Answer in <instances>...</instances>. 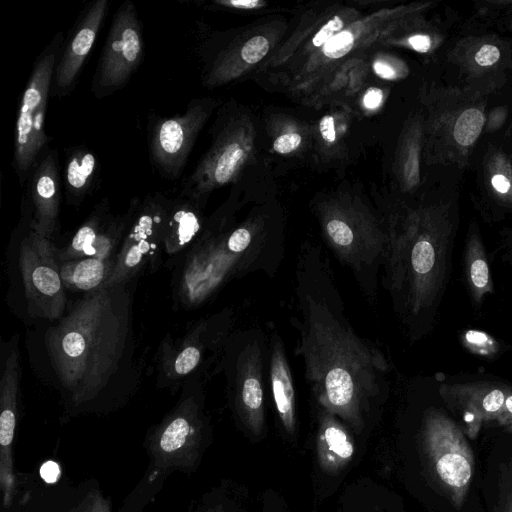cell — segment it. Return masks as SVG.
<instances>
[{
	"instance_id": "32",
	"label": "cell",
	"mask_w": 512,
	"mask_h": 512,
	"mask_svg": "<svg viewBox=\"0 0 512 512\" xmlns=\"http://www.w3.org/2000/svg\"><path fill=\"white\" fill-rule=\"evenodd\" d=\"M319 129L323 139L326 142L332 143L335 141L336 131L334 126V119L332 118V116H324L320 121Z\"/></svg>"
},
{
	"instance_id": "39",
	"label": "cell",
	"mask_w": 512,
	"mask_h": 512,
	"mask_svg": "<svg viewBox=\"0 0 512 512\" xmlns=\"http://www.w3.org/2000/svg\"><path fill=\"white\" fill-rule=\"evenodd\" d=\"M466 340L471 344L484 345L488 342V337L483 332L468 331L466 333Z\"/></svg>"
},
{
	"instance_id": "19",
	"label": "cell",
	"mask_w": 512,
	"mask_h": 512,
	"mask_svg": "<svg viewBox=\"0 0 512 512\" xmlns=\"http://www.w3.org/2000/svg\"><path fill=\"white\" fill-rule=\"evenodd\" d=\"M484 116L478 109L471 108L461 113L454 127V138L462 146L472 145L481 133Z\"/></svg>"
},
{
	"instance_id": "18",
	"label": "cell",
	"mask_w": 512,
	"mask_h": 512,
	"mask_svg": "<svg viewBox=\"0 0 512 512\" xmlns=\"http://www.w3.org/2000/svg\"><path fill=\"white\" fill-rule=\"evenodd\" d=\"M204 330L205 324L198 325L178 346L169 348V352L163 354L162 368L169 380H180L200 364L204 350L201 340Z\"/></svg>"
},
{
	"instance_id": "15",
	"label": "cell",
	"mask_w": 512,
	"mask_h": 512,
	"mask_svg": "<svg viewBox=\"0 0 512 512\" xmlns=\"http://www.w3.org/2000/svg\"><path fill=\"white\" fill-rule=\"evenodd\" d=\"M262 351L259 342L248 341L236 365L235 384L243 405L257 411L263 403Z\"/></svg>"
},
{
	"instance_id": "11",
	"label": "cell",
	"mask_w": 512,
	"mask_h": 512,
	"mask_svg": "<svg viewBox=\"0 0 512 512\" xmlns=\"http://www.w3.org/2000/svg\"><path fill=\"white\" fill-rule=\"evenodd\" d=\"M59 184L57 152L46 151L33 167L28 192L32 205L30 230L50 240L58 224Z\"/></svg>"
},
{
	"instance_id": "25",
	"label": "cell",
	"mask_w": 512,
	"mask_h": 512,
	"mask_svg": "<svg viewBox=\"0 0 512 512\" xmlns=\"http://www.w3.org/2000/svg\"><path fill=\"white\" fill-rule=\"evenodd\" d=\"M269 50V42L264 36L249 39L241 49V57L248 64L260 61Z\"/></svg>"
},
{
	"instance_id": "37",
	"label": "cell",
	"mask_w": 512,
	"mask_h": 512,
	"mask_svg": "<svg viewBox=\"0 0 512 512\" xmlns=\"http://www.w3.org/2000/svg\"><path fill=\"white\" fill-rule=\"evenodd\" d=\"M492 186L499 193H507L511 187L509 179L501 174L494 175L491 179Z\"/></svg>"
},
{
	"instance_id": "33",
	"label": "cell",
	"mask_w": 512,
	"mask_h": 512,
	"mask_svg": "<svg viewBox=\"0 0 512 512\" xmlns=\"http://www.w3.org/2000/svg\"><path fill=\"white\" fill-rule=\"evenodd\" d=\"M383 98V93L380 89L370 88L364 95L363 103L368 109H376L380 106Z\"/></svg>"
},
{
	"instance_id": "23",
	"label": "cell",
	"mask_w": 512,
	"mask_h": 512,
	"mask_svg": "<svg viewBox=\"0 0 512 512\" xmlns=\"http://www.w3.org/2000/svg\"><path fill=\"white\" fill-rule=\"evenodd\" d=\"M325 440L329 449L342 458H349L353 453V446L346 434L337 427L330 426L325 430Z\"/></svg>"
},
{
	"instance_id": "14",
	"label": "cell",
	"mask_w": 512,
	"mask_h": 512,
	"mask_svg": "<svg viewBox=\"0 0 512 512\" xmlns=\"http://www.w3.org/2000/svg\"><path fill=\"white\" fill-rule=\"evenodd\" d=\"M98 158L84 146L69 149L64 168L67 201L78 205L90 193L98 175Z\"/></svg>"
},
{
	"instance_id": "27",
	"label": "cell",
	"mask_w": 512,
	"mask_h": 512,
	"mask_svg": "<svg viewBox=\"0 0 512 512\" xmlns=\"http://www.w3.org/2000/svg\"><path fill=\"white\" fill-rule=\"evenodd\" d=\"M342 27V20L338 16H335L333 19L329 20L314 36L312 40L313 44L316 47L324 46V44L333 36H335V33L340 31Z\"/></svg>"
},
{
	"instance_id": "16",
	"label": "cell",
	"mask_w": 512,
	"mask_h": 512,
	"mask_svg": "<svg viewBox=\"0 0 512 512\" xmlns=\"http://www.w3.org/2000/svg\"><path fill=\"white\" fill-rule=\"evenodd\" d=\"M115 260L80 258L60 263V275L68 290L92 293L105 288Z\"/></svg>"
},
{
	"instance_id": "5",
	"label": "cell",
	"mask_w": 512,
	"mask_h": 512,
	"mask_svg": "<svg viewBox=\"0 0 512 512\" xmlns=\"http://www.w3.org/2000/svg\"><path fill=\"white\" fill-rule=\"evenodd\" d=\"M143 55V34L136 7L126 0L114 15L93 77L95 96H107L123 87L139 67Z\"/></svg>"
},
{
	"instance_id": "2",
	"label": "cell",
	"mask_w": 512,
	"mask_h": 512,
	"mask_svg": "<svg viewBox=\"0 0 512 512\" xmlns=\"http://www.w3.org/2000/svg\"><path fill=\"white\" fill-rule=\"evenodd\" d=\"M124 285L86 293L45 334L59 382L74 398L98 393L117 372L129 329Z\"/></svg>"
},
{
	"instance_id": "13",
	"label": "cell",
	"mask_w": 512,
	"mask_h": 512,
	"mask_svg": "<svg viewBox=\"0 0 512 512\" xmlns=\"http://www.w3.org/2000/svg\"><path fill=\"white\" fill-rule=\"evenodd\" d=\"M202 225L200 205L182 196L172 200L164 228V252L174 255L195 242Z\"/></svg>"
},
{
	"instance_id": "4",
	"label": "cell",
	"mask_w": 512,
	"mask_h": 512,
	"mask_svg": "<svg viewBox=\"0 0 512 512\" xmlns=\"http://www.w3.org/2000/svg\"><path fill=\"white\" fill-rule=\"evenodd\" d=\"M19 265L28 314L48 320L62 318L67 307L66 288L51 240L30 230L20 243Z\"/></svg>"
},
{
	"instance_id": "9",
	"label": "cell",
	"mask_w": 512,
	"mask_h": 512,
	"mask_svg": "<svg viewBox=\"0 0 512 512\" xmlns=\"http://www.w3.org/2000/svg\"><path fill=\"white\" fill-rule=\"evenodd\" d=\"M139 204L138 198L133 199L126 214L112 217L108 201L103 199L78 228L70 242L63 249H56L58 262L80 258L116 259V250L122 243Z\"/></svg>"
},
{
	"instance_id": "34",
	"label": "cell",
	"mask_w": 512,
	"mask_h": 512,
	"mask_svg": "<svg viewBox=\"0 0 512 512\" xmlns=\"http://www.w3.org/2000/svg\"><path fill=\"white\" fill-rule=\"evenodd\" d=\"M59 467L53 461H48L40 468L41 477L48 483H53L59 476Z\"/></svg>"
},
{
	"instance_id": "12",
	"label": "cell",
	"mask_w": 512,
	"mask_h": 512,
	"mask_svg": "<svg viewBox=\"0 0 512 512\" xmlns=\"http://www.w3.org/2000/svg\"><path fill=\"white\" fill-rule=\"evenodd\" d=\"M481 492L486 512H512V438L491 445L482 470Z\"/></svg>"
},
{
	"instance_id": "22",
	"label": "cell",
	"mask_w": 512,
	"mask_h": 512,
	"mask_svg": "<svg viewBox=\"0 0 512 512\" xmlns=\"http://www.w3.org/2000/svg\"><path fill=\"white\" fill-rule=\"evenodd\" d=\"M354 44V37L349 31H341L328 40L323 46L324 54L329 58L338 59L346 55Z\"/></svg>"
},
{
	"instance_id": "7",
	"label": "cell",
	"mask_w": 512,
	"mask_h": 512,
	"mask_svg": "<svg viewBox=\"0 0 512 512\" xmlns=\"http://www.w3.org/2000/svg\"><path fill=\"white\" fill-rule=\"evenodd\" d=\"M208 112L207 103L193 100L184 113L158 118L149 127L150 158L163 177L176 179L181 175Z\"/></svg>"
},
{
	"instance_id": "26",
	"label": "cell",
	"mask_w": 512,
	"mask_h": 512,
	"mask_svg": "<svg viewBox=\"0 0 512 512\" xmlns=\"http://www.w3.org/2000/svg\"><path fill=\"white\" fill-rule=\"evenodd\" d=\"M16 416L13 412L3 411L0 415V443L8 446L13 440Z\"/></svg>"
},
{
	"instance_id": "31",
	"label": "cell",
	"mask_w": 512,
	"mask_h": 512,
	"mask_svg": "<svg viewBox=\"0 0 512 512\" xmlns=\"http://www.w3.org/2000/svg\"><path fill=\"white\" fill-rule=\"evenodd\" d=\"M496 424L506 433L512 434V394H506L504 408Z\"/></svg>"
},
{
	"instance_id": "3",
	"label": "cell",
	"mask_w": 512,
	"mask_h": 512,
	"mask_svg": "<svg viewBox=\"0 0 512 512\" xmlns=\"http://www.w3.org/2000/svg\"><path fill=\"white\" fill-rule=\"evenodd\" d=\"M62 44V34L59 33L43 50L34 64L21 98L14 144V167L21 182L37 163L49 140L44 120Z\"/></svg>"
},
{
	"instance_id": "38",
	"label": "cell",
	"mask_w": 512,
	"mask_h": 512,
	"mask_svg": "<svg viewBox=\"0 0 512 512\" xmlns=\"http://www.w3.org/2000/svg\"><path fill=\"white\" fill-rule=\"evenodd\" d=\"M222 4H229L235 8L239 9H253L259 6L264 5V2L257 0H230V1H221Z\"/></svg>"
},
{
	"instance_id": "36",
	"label": "cell",
	"mask_w": 512,
	"mask_h": 512,
	"mask_svg": "<svg viewBox=\"0 0 512 512\" xmlns=\"http://www.w3.org/2000/svg\"><path fill=\"white\" fill-rule=\"evenodd\" d=\"M373 69L375 73L383 79L391 80L396 77L394 69L384 62H374Z\"/></svg>"
},
{
	"instance_id": "17",
	"label": "cell",
	"mask_w": 512,
	"mask_h": 512,
	"mask_svg": "<svg viewBox=\"0 0 512 512\" xmlns=\"http://www.w3.org/2000/svg\"><path fill=\"white\" fill-rule=\"evenodd\" d=\"M270 352V380L274 402L285 425L293 420L295 391L291 370L281 338L273 333Z\"/></svg>"
},
{
	"instance_id": "24",
	"label": "cell",
	"mask_w": 512,
	"mask_h": 512,
	"mask_svg": "<svg viewBox=\"0 0 512 512\" xmlns=\"http://www.w3.org/2000/svg\"><path fill=\"white\" fill-rule=\"evenodd\" d=\"M223 240L227 250L235 256L240 257L246 252H253L249 248L252 243V234L247 228H237Z\"/></svg>"
},
{
	"instance_id": "1",
	"label": "cell",
	"mask_w": 512,
	"mask_h": 512,
	"mask_svg": "<svg viewBox=\"0 0 512 512\" xmlns=\"http://www.w3.org/2000/svg\"><path fill=\"white\" fill-rule=\"evenodd\" d=\"M328 259L321 248H301L296 265L297 354L305 377L322 400L344 409L359 396L379 393L388 364L383 353L355 331Z\"/></svg>"
},
{
	"instance_id": "35",
	"label": "cell",
	"mask_w": 512,
	"mask_h": 512,
	"mask_svg": "<svg viewBox=\"0 0 512 512\" xmlns=\"http://www.w3.org/2000/svg\"><path fill=\"white\" fill-rule=\"evenodd\" d=\"M408 42L414 50L421 53L427 52L431 47V39L427 35L418 34L411 36Z\"/></svg>"
},
{
	"instance_id": "21",
	"label": "cell",
	"mask_w": 512,
	"mask_h": 512,
	"mask_svg": "<svg viewBox=\"0 0 512 512\" xmlns=\"http://www.w3.org/2000/svg\"><path fill=\"white\" fill-rule=\"evenodd\" d=\"M190 432L189 421L184 416L173 419L165 428L160 438V447L165 452H173L186 441Z\"/></svg>"
},
{
	"instance_id": "10",
	"label": "cell",
	"mask_w": 512,
	"mask_h": 512,
	"mask_svg": "<svg viewBox=\"0 0 512 512\" xmlns=\"http://www.w3.org/2000/svg\"><path fill=\"white\" fill-rule=\"evenodd\" d=\"M108 10L107 0H96L84 9L64 47L54 73V93L63 96L73 89Z\"/></svg>"
},
{
	"instance_id": "28",
	"label": "cell",
	"mask_w": 512,
	"mask_h": 512,
	"mask_svg": "<svg viewBox=\"0 0 512 512\" xmlns=\"http://www.w3.org/2000/svg\"><path fill=\"white\" fill-rule=\"evenodd\" d=\"M470 277L475 287L484 288L489 281L488 265L482 258L475 259L470 265Z\"/></svg>"
},
{
	"instance_id": "8",
	"label": "cell",
	"mask_w": 512,
	"mask_h": 512,
	"mask_svg": "<svg viewBox=\"0 0 512 512\" xmlns=\"http://www.w3.org/2000/svg\"><path fill=\"white\" fill-rule=\"evenodd\" d=\"M240 257L231 254L223 238L202 233L185 261L179 282V297L194 307L209 297L233 273Z\"/></svg>"
},
{
	"instance_id": "29",
	"label": "cell",
	"mask_w": 512,
	"mask_h": 512,
	"mask_svg": "<svg viewBox=\"0 0 512 512\" xmlns=\"http://www.w3.org/2000/svg\"><path fill=\"white\" fill-rule=\"evenodd\" d=\"M301 143V136L297 133H287L278 137L273 144L274 150L287 154L295 150Z\"/></svg>"
},
{
	"instance_id": "6",
	"label": "cell",
	"mask_w": 512,
	"mask_h": 512,
	"mask_svg": "<svg viewBox=\"0 0 512 512\" xmlns=\"http://www.w3.org/2000/svg\"><path fill=\"white\" fill-rule=\"evenodd\" d=\"M172 200L163 194L148 195L124 235L106 287L124 285L151 261L163 245L165 223Z\"/></svg>"
},
{
	"instance_id": "20",
	"label": "cell",
	"mask_w": 512,
	"mask_h": 512,
	"mask_svg": "<svg viewBox=\"0 0 512 512\" xmlns=\"http://www.w3.org/2000/svg\"><path fill=\"white\" fill-rule=\"evenodd\" d=\"M409 265L412 276L422 277L428 275L435 264V250L426 239L416 241L409 254Z\"/></svg>"
},
{
	"instance_id": "30",
	"label": "cell",
	"mask_w": 512,
	"mask_h": 512,
	"mask_svg": "<svg viewBox=\"0 0 512 512\" xmlns=\"http://www.w3.org/2000/svg\"><path fill=\"white\" fill-rule=\"evenodd\" d=\"M500 58V51L494 45H484L475 54V61L480 66H490Z\"/></svg>"
}]
</instances>
